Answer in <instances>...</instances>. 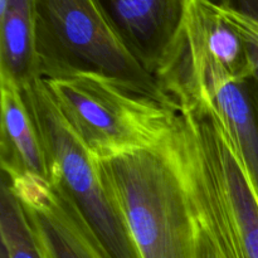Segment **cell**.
<instances>
[{
    "instance_id": "obj_1",
    "label": "cell",
    "mask_w": 258,
    "mask_h": 258,
    "mask_svg": "<svg viewBox=\"0 0 258 258\" xmlns=\"http://www.w3.org/2000/svg\"><path fill=\"white\" fill-rule=\"evenodd\" d=\"M174 130L158 146L95 159L141 258H197L196 219Z\"/></svg>"
},
{
    "instance_id": "obj_2",
    "label": "cell",
    "mask_w": 258,
    "mask_h": 258,
    "mask_svg": "<svg viewBox=\"0 0 258 258\" xmlns=\"http://www.w3.org/2000/svg\"><path fill=\"white\" fill-rule=\"evenodd\" d=\"M40 78L71 130L96 160L160 145L180 117L173 103L95 71Z\"/></svg>"
},
{
    "instance_id": "obj_3",
    "label": "cell",
    "mask_w": 258,
    "mask_h": 258,
    "mask_svg": "<svg viewBox=\"0 0 258 258\" xmlns=\"http://www.w3.org/2000/svg\"><path fill=\"white\" fill-rule=\"evenodd\" d=\"M34 2L40 77L95 71L178 107L131 53L98 0Z\"/></svg>"
},
{
    "instance_id": "obj_4",
    "label": "cell",
    "mask_w": 258,
    "mask_h": 258,
    "mask_svg": "<svg viewBox=\"0 0 258 258\" xmlns=\"http://www.w3.org/2000/svg\"><path fill=\"white\" fill-rule=\"evenodd\" d=\"M44 146L49 181L73 203L105 258H141L97 163L55 106L42 78L22 87Z\"/></svg>"
},
{
    "instance_id": "obj_5",
    "label": "cell",
    "mask_w": 258,
    "mask_h": 258,
    "mask_svg": "<svg viewBox=\"0 0 258 258\" xmlns=\"http://www.w3.org/2000/svg\"><path fill=\"white\" fill-rule=\"evenodd\" d=\"M154 76L184 112L208 100L221 83L252 77V62L219 3L185 0L180 27Z\"/></svg>"
},
{
    "instance_id": "obj_6",
    "label": "cell",
    "mask_w": 258,
    "mask_h": 258,
    "mask_svg": "<svg viewBox=\"0 0 258 258\" xmlns=\"http://www.w3.org/2000/svg\"><path fill=\"white\" fill-rule=\"evenodd\" d=\"M181 115L221 191L238 258H258V199L223 121L211 101H202Z\"/></svg>"
},
{
    "instance_id": "obj_7",
    "label": "cell",
    "mask_w": 258,
    "mask_h": 258,
    "mask_svg": "<svg viewBox=\"0 0 258 258\" xmlns=\"http://www.w3.org/2000/svg\"><path fill=\"white\" fill-rule=\"evenodd\" d=\"M4 178L34 228L43 257L105 258L80 212L49 180Z\"/></svg>"
},
{
    "instance_id": "obj_8",
    "label": "cell",
    "mask_w": 258,
    "mask_h": 258,
    "mask_svg": "<svg viewBox=\"0 0 258 258\" xmlns=\"http://www.w3.org/2000/svg\"><path fill=\"white\" fill-rule=\"evenodd\" d=\"M98 2L131 53L154 76L180 27L185 0Z\"/></svg>"
},
{
    "instance_id": "obj_9",
    "label": "cell",
    "mask_w": 258,
    "mask_h": 258,
    "mask_svg": "<svg viewBox=\"0 0 258 258\" xmlns=\"http://www.w3.org/2000/svg\"><path fill=\"white\" fill-rule=\"evenodd\" d=\"M178 159L196 219L197 258H238L231 219L203 155L196 144L185 143Z\"/></svg>"
},
{
    "instance_id": "obj_10",
    "label": "cell",
    "mask_w": 258,
    "mask_h": 258,
    "mask_svg": "<svg viewBox=\"0 0 258 258\" xmlns=\"http://www.w3.org/2000/svg\"><path fill=\"white\" fill-rule=\"evenodd\" d=\"M0 161L3 175L9 180L24 176L49 180L44 146L22 88L12 78L0 76Z\"/></svg>"
},
{
    "instance_id": "obj_11",
    "label": "cell",
    "mask_w": 258,
    "mask_h": 258,
    "mask_svg": "<svg viewBox=\"0 0 258 258\" xmlns=\"http://www.w3.org/2000/svg\"><path fill=\"white\" fill-rule=\"evenodd\" d=\"M209 101L223 121L258 199V86L253 77L231 80L212 91Z\"/></svg>"
},
{
    "instance_id": "obj_12",
    "label": "cell",
    "mask_w": 258,
    "mask_h": 258,
    "mask_svg": "<svg viewBox=\"0 0 258 258\" xmlns=\"http://www.w3.org/2000/svg\"><path fill=\"white\" fill-rule=\"evenodd\" d=\"M0 76L20 88L40 77L34 0H0Z\"/></svg>"
},
{
    "instance_id": "obj_13",
    "label": "cell",
    "mask_w": 258,
    "mask_h": 258,
    "mask_svg": "<svg viewBox=\"0 0 258 258\" xmlns=\"http://www.w3.org/2000/svg\"><path fill=\"white\" fill-rule=\"evenodd\" d=\"M0 191V248L9 258H44L34 228L3 176Z\"/></svg>"
},
{
    "instance_id": "obj_14",
    "label": "cell",
    "mask_w": 258,
    "mask_h": 258,
    "mask_svg": "<svg viewBox=\"0 0 258 258\" xmlns=\"http://www.w3.org/2000/svg\"><path fill=\"white\" fill-rule=\"evenodd\" d=\"M224 13L246 43L252 62V77L258 86V20L226 8Z\"/></svg>"
},
{
    "instance_id": "obj_15",
    "label": "cell",
    "mask_w": 258,
    "mask_h": 258,
    "mask_svg": "<svg viewBox=\"0 0 258 258\" xmlns=\"http://www.w3.org/2000/svg\"><path fill=\"white\" fill-rule=\"evenodd\" d=\"M223 8L258 20V0H219Z\"/></svg>"
}]
</instances>
